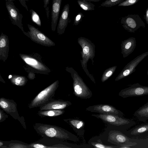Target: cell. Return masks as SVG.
<instances>
[{
    "instance_id": "obj_1",
    "label": "cell",
    "mask_w": 148,
    "mask_h": 148,
    "mask_svg": "<svg viewBox=\"0 0 148 148\" xmlns=\"http://www.w3.org/2000/svg\"><path fill=\"white\" fill-rule=\"evenodd\" d=\"M33 127L36 133L42 137H47L64 141L69 140L77 142L76 136L60 127L51 125L36 123Z\"/></svg>"
},
{
    "instance_id": "obj_2",
    "label": "cell",
    "mask_w": 148,
    "mask_h": 148,
    "mask_svg": "<svg viewBox=\"0 0 148 148\" xmlns=\"http://www.w3.org/2000/svg\"><path fill=\"white\" fill-rule=\"evenodd\" d=\"M58 86V82L57 81L42 90L31 101L28 107L29 109L40 107L51 99Z\"/></svg>"
},
{
    "instance_id": "obj_3",
    "label": "cell",
    "mask_w": 148,
    "mask_h": 148,
    "mask_svg": "<svg viewBox=\"0 0 148 148\" xmlns=\"http://www.w3.org/2000/svg\"><path fill=\"white\" fill-rule=\"evenodd\" d=\"M121 23L125 29L135 33L141 28L145 27V24L138 14H128L122 18Z\"/></svg>"
},
{
    "instance_id": "obj_4",
    "label": "cell",
    "mask_w": 148,
    "mask_h": 148,
    "mask_svg": "<svg viewBox=\"0 0 148 148\" xmlns=\"http://www.w3.org/2000/svg\"><path fill=\"white\" fill-rule=\"evenodd\" d=\"M147 95H148V86L141 85L138 83L122 90L119 93V96L124 98Z\"/></svg>"
},
{
    "instance_id": "obj_5",
    "label": "cell",
    "mask_w": 148,
    "mask_h": 148,
    "mask_svg": "<svg viewBox=\"0 0 148 148\" xmlns=\"http://www.w3.org/2000/svg\"><path fill=\"white\" fill-rule=\"evenodd\" d=\"M58 140L47 137H42L37 141L29 144L30 148H69Z\"/></svg>"
},
{
    "instance_id": "obj_6",
    "label": "cell",
    "mask_w": 148,
    "mask_h": 148,
    "mask_svg": "<svg viewBox=\"0 0 148 148\" xmlns=\"http://www.w3.org/2000/svg\"><path fill=\"white\" fill-rule=\"evenodd\" d=\"M5 5L11 23L24 31L22 19L23 17L13 1L5 0Z\"/></svg>"
},
{
    "instance_id": "obj_7",
    "label": "cell",
    "mask_w": 148,
    "mask_h": 148,
    "mask_svg": "<svg viewBox=\"0 0 148 148\" xmlns=\"http://www.w3.org/2000/svg\"><path fill=\"white\" fill-rule=\"evenodd\" d=\"M91 116L100 119L106 123L113 125L119 126L125 125H130L135 122L131 120L124 118L117 115L112 114H92Z\"/></svg>"
},
{
    "instance_id": "obj_8",
    "label": "cell",
    "mask_w": 148,
    "mask_h": 148,
    "mask_svg": "<svg viewBox=\"0 0 148 148\" xmlns=\"http://www.w3.org/2000/svg\"><path fill=\"white\" fill-rule=\"evenodd\" d=\"M86 110L91 112L99 114H112L123 117L124 114L113 106L106 104H100L90 106L87 108Z\"/></svg>"
},
{
    "instance_id": "obj_9",
    "label": "cell",
    "mask_w": 148,
    "mask_h": 148,
    "mask_svg": "<svg viewBox=\"0 0 148 148\" xmlns=\"http://www.w3.org/2000/svg\"><path fill=\"white\" fill-rule=\"evenodd\" d=\"M148 55V51L145 52L137 56L128 63L117 77L116 80L125 77L134 72L136 66Z\"/></svg>"
},
{
    "instance_id": "obj_10",
    "label": "cell",
    "mask_w": 148,
    "mask_h": 148,
    "mask_svg": "<svg viewBox=\"0 0 148 148\" xmlns=\"http://www.w3.org/2000/svg\"><path fill=\"white\" fill-rule=\"evenodd\" d=\"M0 107L1 108L15 120H17L19 116L17 109V104L12 99L3 97H1Z\"/></svg>"
},
{
    "instance_id": "obj_11",
    "label": "cell",
    "mask_w": 148,
    "mask_h": 148,
    "mask_svg": "<svg viewBox=\"0 0 148 148\" xmlns=\"http://www.w3.org/2000/svg\"><path fill=\"white\" fill-rule=\"evenodd\" d=\"M70 101L52 99L39 107L40 110H63L71 105Z\"/></svg>"
},
{
    "instance_id": "obj_12",
    "label": "cell",
    "mask_w": 148,
    "mask_h": 148,
    "mask_svg": "<svg viewBox=\"0 0 148 148\" xmlns=\"http://www.w3.org/2000/svg\"><path fill=\"white\" fill-rule=\"evenodd\" d=\"M27 25L29 31L25 33L28 34L33 40L46 45H53V42L38 29L29 24Z\"/></svg>"
},
{
    "instance_id": "obj_13",
    "label": "cell",
    "mask_w": 148,
    "mask_h": 148,
    "mask_svg": "<svg viewBox=\"0 0 148 148\" xmlns=\"http://www.w3.org/2000/svg\"><path fill=\"white\" fill-rule=\"evenodd\" d=\"M74 94L77 97L87 99L92 96V92L85 84L80 81H75L73 84Z\"/></svg>"
},
{
    "instance_id": "obj_14",
    "label": "cell",
    "mask_w": 148,
    "mask_h": 148,
    "mask_svg": "<svg viewBox=\"0 0 148 148\" xmlns=\"http://www.w3.org/2000/svg\"><path fill=\"white\" fill-rule=\"evenodd\" d=\"M108 141L119 146L130 141L127 136L116 130H111L109 132Z\"/></svg>"
},
{
    "instance_id": "obj_15",
    "label": "cell",
    "mask_w": 148,
    "mask_h": 148,
    "mask_svg": "<svg viewBox=\"0 0 148 148\" xmlns=\"http://www.w3.org/2000/svg\"><path fill=\"white\" fill-rule=\"evenodd\" d=\"M62 0H52L51 12V27L52 31L56 29L60 10Z\"/></svg>"
},
{
    "instance_id": "obj_16",
    "label": "cell",
    "mask_w": 148,
    "mask_h": 148,
    "mask_svg": "<svg viewBox=\"0 0 148 148\" xmlns=\"http://www.w3.org/2000/svg\"><path fill=\"white\" fill-rule=\"evenodd\" d=\"M69 3L64 7L60 18L57 27L58 32L61 33L64 32L69 21Z\"/></svg>"
},
{
    "instance_id": "obj_17",
    "label": "cell",
    "mask_w": 148,
    "mask_h": 148,
    "mask_svg": "<svg viewBox=\"0 0 148 148\" xmlns=\"http://www.w3.org/2000/svg\"><path fill=\"white\" fill-rule=\"evenodd\" d=\"M122 53L123 57L128 56L134 50L136 46V41L134 37H130L122 42Z\"/></svg>"
},
{
    "instance_id": "obj_18",
    "label": "cell",
    "mask_w": 148,
    "mask_h": 148,
    "mask_svg": "<svg viewBox=\"0 0 148 148\" xmlns=\"http://www.w3.org/2000/svg\"><path fill=\"white\" fill-rule=\"evenodd\" d=\"M64 121L69 124L79 136L84 135L85 123L82 120L76 119H64Z\"/></svg>"
},
{
    "instance_id": "obj_19",
    "label": "cell",
    "mask_w": 148,
    "mask_h": 148,
    "mask_svg": "<svg viewBox=\"0 0 148 148\" xmlns=\"http://www.w3.org/2000/svg\"><path fill=\"white\" fill-rule=\"evenodd\" d=\"M134 116L140 121L146 122L148 119V101L136 110Z\"/></svg>"
},
{
    "instance_id": "obj_20",
    "label": "cell",
    "mask_w": 148,
    "mask_h": 148,
    "mask_svg": "<svg viewBox=\"0 0 148 148\" xmlns=\"http://www.w3.org/2000/svg\"><path fill=\"white\" fill-rule=\"evenodd\" d=\"M2 148H30L29 144L25 143L20 141L12 140L3 141Z\"/></svg>"
},
{
    "instance_id": "obj_21",
    "label": "cell",
    "mask_w": 148,
    "mask_h": 148,
    "mask_svg": "<svg viewBox=\"0 0 148 148\" xmlns=\"http://www.w3.org/2000/svg\"><path fill=\"white\" fill-rule=\"evenodd\" d=\"M65 112L64 110H39L37 113L39 116L43 118L47 117H55L61 115Z\"/></svg>"
},
{
    "instance_id": "obj_22",
    "label": "cell",
    "mask_w": 148,
    "mask_h": 148,
    "mask_svg": "<svg viewBox=\"0 0 148 148\" xmlns=\"http://www.w3.org/2000/svg\"><path fill=\"white\" fill-rule=\"evenodd\" d=\"M22 58L26 63L38 70H42L44 68V66L35 59L29 57H23Z\"/></svg>"
},
{
    "instance_id": "obj_23",
    "label": "cell",
    "mask_w": 148,
    "mask_h": 148,
    "mask_svg": "<svg viewBox=\"0 0 148 148\" xmlns=\"http://www.w3.org/2000/svg\"><path fill=\"white\" fill-rule=\"evenodd\" d=\"M77 3L83 10L85 11H92L95 10L94 4L86 0H78Z\"/></svg>"
},
{
    "instance_id": "obj_24",
    "label": "cell",
    "mask_w": 148,
    "mask_h": 148,
    "mask_svg": "<svg viewBox=\"0 0 148 148\" xmlns=\"http://www.w3.org/2000/svg\"><path fill=\"white\" fill-rule=\"evenodd\" d=\"M148 131V123L143 124L136 126L131 132L132 135H139Z\"/></svg>"
},
{
    "instance_id": "obj_25",
    "label": "cell",
    "mask_w": 148,
    "mask_h": 148,
    "mask_svg": "<svg viewBox=\"0 0 148 148\" xmlns=\"http://www.w3.org/2000/svg\"><path fill=\"white\" fill-rule=\"evenodd\" d=\"M13 84L18 86H23L27 83L25 78L21 76L16 77L13 78L11 80Z\"/></svg>"
},
{
    "instance_id": "obj_26",
    "label": "cell",
    "mask_w": 148,
    "mask_h": 148,
    "mask_svg": "<svg viewBox=\"0 0 148 148\" xmlns=\"http://www.w3.org/2000/svg\"><path fill=\"white\" fill-rule=\"evenodd\" d=\"M91 144L94 147L96 148H119V146L117 145L112 146L104 145L100 139L97 140V142H91Z\"/></svg>"
},
{
    "instance_id": "obj_27",
    "label": "cell",
    "mask_w": 148,
    "mask_h": 148,
    "mask_svg": "<svg viewBox=\"0 0 148 148\" xmlns=\"http://www.w3.org/2000/svg\"><path fill=\"white\" fill-rule=\"evenodd\" d=\"M125 0H106L103 2L101 6L105 7H111L118 5Z\"/></svg>"
},
{
    "instance_id": "obj_28",
    "label": "cell",
    "mask_w": 148,
    "mask_h": 148,
    "mask_svg": "<svg viewBox=\"0 0 148 148\" xmlns=\"http://www.w3.org/2000/svg\"><path fill=\"white\" fill-rule=\"evenodd\" d=\"M32 21L39 26L41 25V20L38 14L33 9L30 10Z\"/></svg>"
},
{
    "instance_id": "obj_29",
    "label": "cell",
    "mask_w": 148,
    "mask_h": 148,
    "mask_svg": "<svg viewBox=\"0 0 148 148\" xmlns=\"http://www.w3.org/2000/svg\"><path fill=\"white\" fill-rule=\"evenodd\" d=\"M139 0H125L118 5V6H127L134 5L137 3Z\"/></svg>"
},
{
    "instance_id": "obj_30",
    "label": "cell",
    "mask_w": 148,
    "mask_h": 148,
    "mask_svg": "<svg viewBox=\"0 0 148 148\" xmlns=\"http://www.w3.org/2000/svg\"><path fill=\"white\" fill-rule=\"evenodd\" d=\"M84 16V14L82 12L78 13L75 17L74 19V25H78L82 21V18Z\"/></svg>"
},
{
    "instance_id": "obj_31",
    "label": "cell",
    "mask_w": 148,
    "mask_h": 148,
    "mask_svg": "<svg viewBox=\"0 0 148 148\" xmlns=\"http://www.w3.org/2000/svg\"><path fill=\"white\" fill-rule=\"evenodd\" d=\"M50 0H43L44 7L46 13L47 17L49 19V3Z\"/></svg>"
},
{
    "instance_id": "obj_32",
    "label": "cell",
    "mask_w": 148,
    "mask_h": 148,
    "mask_svg": "<svg viewBox=\"0 0 148 148\" xmlns=\"http://www.w3.org/2000/svg\"><path fill=\"white\" fill-rule=\"evenodd\" d=\"M137 144L135 142L130 141L119 146V148H130L136 145Z\"/></svg>"
},
{
    "instance_id": "obj_33",
    "label": "cell",
    "mask_w": 148,
    "mask_h": 148,
    "mask_svg": "<svg viewBox=\"0 0 148 148\" xmlns=\"http://www.w3.org/2000/svg\"><path fill=\"white\" fill-rule=\"evenodd\" d=\"M4 110L1 108L0 109V123L4 121L8 116L4 112Z\"/></svg>"
},
{
    "instance_id": "obj_34",
    "label": "cell",
    "mask_w": 148,
    "mask_h": 148,
    "mask_svg": "<svg viewBox=\"0 0 148 148\" xmlns=\"http://www.w3.org/2000/svg\"><path fill=\"white\" fill-rule=\"evenodd\" d=\"M17 120L20 122L24 128L26 130V127L24 117L23 116H21V117H20L19 116Z\"/></svg>"
},
{
    "instance_id": "obj_35",
    "label": "cell",
    "mask_w": 148,
    "mask_h": 148,
    "mask_svg": "<svg viewBox=\"0 0 148 148\" xmlns=\"http://www.w3.org/2000/svg\"><path fill=\"white\" fill-rule=\"evenodd\" d=\"M28 0H18L21 5L24 7L27 11H28V8L26 4V2Z\"/></svg>"
},
{
    "instance_id": "obj_36",
    "label": "cell",
    "mask_w": 148,
    "mask_h": 148,
    "mask_svg": "<svg viewBox=\"0 0 148 148\" xmlns=\"http://www.w3.org/2000/svg\"><path fill=\"white\" fill-rule=\"evenodd\" d=\"M143 18L145 20L147 24L148 25V7L146 10L145 14L143 15Z\"/></svg>"
},
{
    "instance_id": "obj_37",
    "label": "cell",
    "mask_w": 148,
    "mask_h": 148,
    "mask_svg": "<svg viewBox=\"0 0 148 148\" xmlns=\"http://www.w3.org/2000/svg\"><path fill=\"white\" fill-rule=\"evenodd\" d=\"M89 48L88 47L86 46L84 47L83 49V52L84 54H87L89 51Z\"/></svg>"
},
{
    "instance_id": "obj_38",
    "label": "cell",
    "mask_w": 148,
    "mask_h": 148,
    "mask_svg": "<svg viewBox=\"0 0 148 148\" xmlns=\"http://www.w3.org/2000/svg\"><path fill=\"white\" fill-rule=\"evenodd\" d=\"M112 72L111 71H108L106 74V75L107 77H110L112 74Z\"/></svg>"
},
{
    "instance_id": "obj_39",
    "label": "cell",
    "mask_w": 148,
    "mask_h": 148,
    "mask_svg": "<svg viewBox=\"0 0 148 148\" xmlns=\"http://www.w3.org/2000/svg\"><path fill=\"white\" fill-rule=\"evenodd\" d=\"M87 1H90V2H98L101 0H86Z\"/></svg>"
},
{
    "instance_id": "obj_40",
    "label": "cell",
    "mask_w": 148,
    "mask_h": 148,
    "mask_svg": "<svg viewBox=\"0 0 148 148\" xmlns=\"http://www.w3.org/2000/svg\"><path fill=\"white\" fill-rule=\"evenodd\" d=\"M12 77V76L11 75H10L9 76V78H10L11 77Z\"/></svg>"
},
{
    "instance_id": "obj_41",
    "label": "cell",
    "mask_w": 148,
    "mask_h": 148,
    "mask_svg": "<svg viewBox=\"0 0 148 148\" xmlns=\"http://www.w3.org/2000/svg\"><path fill=\"white\" fill-rule=\"evenodd\" d=\"M8 1H15V0H8Z\"/></svg>"
},
{
    "instance_id": "obj_42",
    "label": "cell",
    "mask_w": 148,
    "mask_h": 148,
    "mask_svg": "<svg viewBox=\"0 0 148 148\" xmlns=\"http://www.w3.org/2000/svg\"><path fill=\"white\" fill-rule=\"evenodd\" d=\"M147 75H148V70L147 71Z\"/></svg>"
},
{
    "instance_id": "obj_43",
    "label": "cell",
    "mask_w": 148,
    "mask_h": 148,
    "mask_svg": "<svg viewBox=\"0 0 148 148\" xmlns=\"http://www.w3.org/2000/svg\"></svg>"
}]
</instances>
